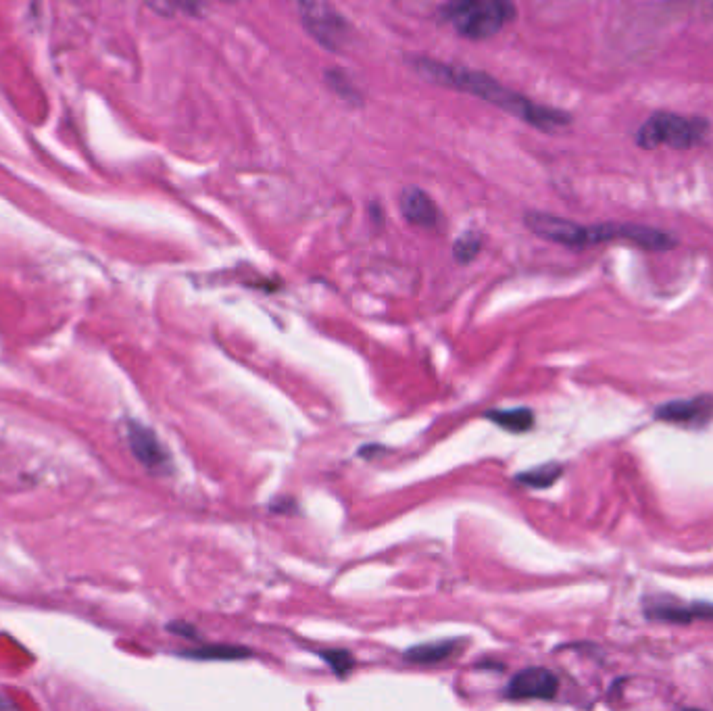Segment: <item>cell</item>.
Wrapping results in <instances>:
<instances>
[{"label":"cell","mask_w":713,"mask_h":711,"mask_svg":"<svg viewBox=\"0 0 713 711\" xmlns=\"http://www.w3.org/2000/svg\"><path fill=\"white\" fill-rule=\"evenodd\" d=\"M144 3L151 5L161 15H174L176 7H178L176 0H144Z\"/></svg>","instance_id":"18"},{"label":"cell","mask_w":713,"mask_h":711,"mask_svg":"<svg viewBox=\"0 0 713 711\" xmlns=\"http://www.w3.org/2000/svg\"><path fill=\"white\" fill-rule=\"evenodd\" d=\"M169 630L176 632V634H184V636H192V639H196V632H194L192 626H188V624L174 622V624H169Z\"/></svg>","instance_id":"19"},{"label":"cell","mask_w":713,"mask_h":711,"mask_svg":"<svg viewBox=\"0 0 713 711\" xmlns=\"http://www.w3.org/2000/svg\"><path fill=\"white\" fill-rule=\"evenodd\" d=\"M709 124L701 117H682L674 113H657L649 117L636 134V142L647 151L670 146L676 151H688L705 140Z\"/></svg>","instance_id":"3"},{"label":"cell","mask_w":713,"mask_h":711,"mask_svg":"<svg viewBox=\"0 0 713 711\" xmlns=\"http://www.w3.org/2000/svg\"><path fill=\"white\" fill-rule=\"evenodd\" d=\"M480 247H482V238H480V234H476V232H467V234H463V236L455 242V249H453L455 259H457L459 263L467 265V263L476 259V255L480 253Z\"/></svg>","instance_id":"15"},{"label":"cell","mask_w":713,"mask_h":711,"mask_svg":"<svg viewBox=\"0 0 713 711\" xmlns=\"http://www.w3.org/2000/svg\"><path fill=\"white\" fill-rule=\"evenodd\" d=\"M322 657H324V661H328V666L338 676H347L355 666V659L351 657L349 651H324Z\"/></svg>","instance_id":"16"},{"label":"cell","mask_w":713,"mask_h":711,"mask_svg":"<svg viewBox=\"0 0 713 711\" xmlns=\"http://www.w3.org/2000/svg\"><path fill=\"white\" fill-rule=\"evenodd\" d=\"M657 418L672 424H703L713 415L711 397H695L684 401H672L657 409Z\"/></svg>","instance_id":"9"},{"label":"cell","mask_w":713,"mask_h":711,"mask_svg":"<svg viewBox=\"0 0 713 711\" xmlns=\"http://www.w3.org/2000/svg\"><path fill=\"white\" fill-rule=\"evenodd\" d=\"M445 13L461 36L486 40L503 30L515 9L511 0H449Z\"/></svg>","instance_id":"2"},{"label":"cell","mask_w":713,"mask_h":711,"mask_svg":"<svg viewBox=\"0 0 713 711\" xmlns=\"http://www.w3.org/2000/svg\"><path fill=\"white\" fill-rule=\"evenodd\" d=\"M526 226L536 236L563 244V247H572V249L590 247V228L570 222V219L532 211L526 215Z\"/></svg>","instance_id":"5"},{"label":"cell","mask_w":713,"mask_h":711,"mask_svg":"<svg viewBox=\"0 0 713 711\" xmlns=\"http://www.w3.org/2000/svg\"><path fill=\"white\" fill-rule=\"evenodd\" d=\"M459 649V641L449 639V641H438V643H428V645H417L405 653V659L409 664H420V666H432L440 664V661L449 659L455 655Z\"/></svg>","instance_id":"11"},{"label":"cell","mask_w":713,"mask_h":711,"mask_svg":"<svg viewBox=\"0 0 713 711\" xmlns=\"http://www.w3.org/2000/svg\"><path fill=\"white\" fill-rule=\"evenodd\" d=\"M128 438H130V449L136 455V459L146 465V468L153 472H161L169 465V453L161 445V440L157 434L146 428L142 424L132 422L128 428Z\"/></svg>","instance_id":"8"},{"label":"cell","mask_w":713,"mask_h":711,"mask_svg":"<svg viewBox=\"0 0 713 711\" xmlns=\"http://www.w3.org/2000/svg\"><path fill=\"white\" fill-rule=\"evenodd\" d=\"M647 616L672 624H691L695 620H713V605L709 603H682L676 599H651L647 601Z\"/></svg>","instance_id":"7"},{"label":"cell","mask_w":713,"mask_h":711,"mask_svg":"<svg viewBox=\"0 0 713 711\" xmlns=\"http://www.w3.org/2000/svg\"><path fill=\"white\" fill-rule=\"evenodd\" d=\"M309 34L330 51H340L349 40V23L328 0H297Z\"/></svg>","instance_id":"4"},{"label":"cell","mask_w":713,"mask_h":711,"mask_svg":"<svg viewBox=\"0 0 713 711\" xmlns=\"http://www.w3.org/2000/svg\"><path fill=\"white\" fill-rule=\"evenodd\" d=\"M561 472H563L561 465L547 463V465H540V468H534V470H528L524 474H518V482L534 486V488H547L553 482H557Z\"/></svg>","instance_id":"13"},{"label":"cell","mask_w":713,"mask_h":711,"mask_svg":"<svg viewBox=\"0 0 713 711\" xmlns=\"http://www.w3.org/2000/svg\"><path fill=\"white\" fill-rule=\"evenodd\" d=\"M328 82H330V86H332L342 98H351V101H355V98H359V96L355 94L353 86L347 82V78H344V73H340V71L328 73Z\"/></svg>","instance_id":"17"},{"label":"cell","mask_w":713,"mask_h":711,"mask_svg":"<svg viewBox=\"0 0 713 711\" xmlns=\"http://www.w3.org/2000/svg\"><path fill=\"white\" fill-rule=\"evenodd\" d=\"M411 63H413V69L420 73L424 80L438 84V86L478 96V98H482V101L507 111L509 115H515L518 119L526 121V124L543 130V132H555L563 126H568L572 121V117L568 113L536 105L530 101V98L505 88L495 78L486 76V73H482V71L455 67V65H447V63H440V61L426 59V57H417Z\"/></svg>","instance_id":"1"},{"label":"cell","mask_w":713,"mask_h":711,"mask_svg":"<svg viewBox=\"0 0 713 711\" xmlns=\"http://www.w3.org/2000/svg\"><path fill=\"white\" fill-rule=\"evenodd\" d=\"M559 689V680L547 668H526L515 674L507 686L509 699H553Z\"/></svg>","instance_id":"6"},{"label":"cell","mask_w":713,"mask_h":711,"mask_svg":"<svg viewBox=\"0 0 713 711\" xmlns=\"http://www.w3.org/2000/svg\"><path fill=\"white\" fill-rule=\"evenodd\" d=\"M401 213L413 226L434 228L438 224V209L430 196L420 188H407L401 194Z\"/></svg>","instance_id":"10"},{"label":"cell","mask_w":713,"mask_h":711,"mask_svg":"<svg viewBox=\"0 0 713 711\" xmlns=\"http://www.w3.org/2000/svg\"><path fill=\"white\" fill-rule=\"evenodd\" d=\"M184 655L194 657V659H240V657L251 655V651L230 647V645H224V647H221V645H209V647H201L196 651H188Z\"/></svg>","instance_id":"14"},{"label":"cell","mask_w":713,"mask_h":711,"mask_svg":"<svg viewBox=\"0 0 713 711\" xmlns=\"http://www.w3.org/2000/svg\"><path fill=\"white\" fill-rule=\"evenodd\" d=\"M484 418L495 422L507 432H528L534 426V413L528 407L518 409H490L484 413Z\"/></svg>","instance_id":"12"}]
</instances>
